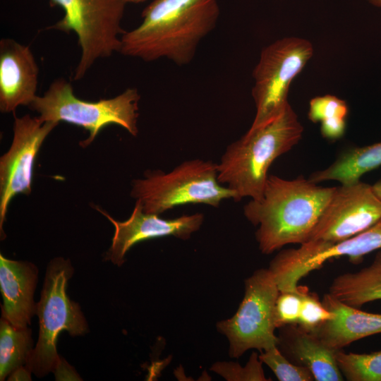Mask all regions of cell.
I'll return each mask as SVG.
<instances>
[{
	"instance_id": "cell-20",
	"label": "cell",
	"mask_w": 381,
	"mask_h": 381,
	"mask_svg": "<svg viewBox=\"0 0 381 381\" xmlns=\"http://www.w3.org/2000/svg\"><path fill=\"white\" fill-rule=\"evenodd\" d=\"M32 331L18 328L1 317L0 321V380L25 365L33 349Z\"/></svg>"
},
{
	"instance_id": "cell-25",
	"label": "cell",
	"mask_w": 381,
	"mask_h": 381,
	"mask_svg": "<svg viewBox=\"0 0 381 381\" xmlns=\"http://www.w3.org/2000/svg\"><path fill=\"white\" fill-rule=\"evenodd\" d=\"M262 364L257 353L253 351L244 367L236 363L217 362L211 370L230 381L270 380L265 375Z\"/></svg>"
},
{
	"instance_id": "cell-7",
	"label": "cell",
	"mask_w": 381,
	"mask_h": 381,
	"mask_svg": "<svg viewBox=\"0 0 381 381\" xmlns=\"http://www.w3.org/2000/svg\"><path fill=\"white\" fill-rule=\"evenodd\" d=\"M64 11L61 20L47 28L73 32L81 52L74 80L82 79L99 59L119 51L124 31L121 23L126 0H49Z\"/></svg>"
},
{
	"instance_id": "cell-24",
	"label": "cell",
	"mask_w": 381,
	"mask_h": 381,
	"mask_svg": "<svg viewBox=\"0 0 381 381\" xmlns=\"http://www.w3.org/2000/svg\"><path fill=\"white\" fill-rule=\"evenodd\" d=\"M334 317L320 300L316 293L308 290L302 296L298 325L303 329L315 334L326 321Z\"/></svg>"
},
{
	"instance_id": "cell-10",
	"label": "cell",
	"mask_w": 381,
	"mask_h": 381,
	"mask_svg": "<svg viewBox=\"0 0 381 381\" xmlns=\"http://www.w3.org/2000/svg\"><path fill=\"white\" fill-rule=\"evenodd\" d=\"M381 219V199L372 185L358 181L336 187L308 240L302 244L317 248L353 236Z\"/></svg>"
},
{
	"instance_id": "cell-18",
	"label": "cell",
	"mask_w": 381,
	"mask_h": 381,
	"mask_svg": "<svg viewBox=\"0 0 381 381\" xmlns=\"http://www.w3.org/2000/svg\"><path fill=\"white\" fill-rule=\"evenodd\" d=\"M329 293L356 308L381 300V250L368 266L337 276L329 286Z\"/></svg>"
},
{
	"instance_id": "cell-6",
	"label": "cell",
	"mask_w": 381,
	"mask_h": 381,
	"mask_svg": "<svg viewBox=\"0 0 381 381\" xmlns=\"http://www.w3.org/2000/svg\"><path fill=\"white\" fill-rule=\"evenodd\" d=\"M73 273L70 260L63 258L52 260L47 268L40 300L37 303L38 341L25 364L38 377L55 372L61 362L56 351L61 332L67 331L71 336L87 332V324L79 305L66 294L68 281Z\"/></svg>"
},
{
	"instance_id": "cell-16",
	"label": "cell",
	"mask_w": 381,
	"mask_h": 381,
	"mask_svg": "<svg viewBox=\"0 0 381 381\" xmlns=\"http://www.w3.org/2000/svg\"><path fill=\"white\" fill-rule=\"evenodd\" d=\"M279 329L277 347L291 362L308 368L316 381L344 380L337 362L338 350L327 346L318 336L298 325Z\"/></svg>"
},
{
	"instance_id": "cell-27",
	"label": "cell",
	"mask_w": 381,
	"mask_h": 381,
	"mask_svg": "<svg viewBox=\"0 0 381 381\" xmlns=\"http://www.w3.org/2000/svg\"><path fill=\"white\" fill-rule=\"evenodd\" d=\"M32 372L26 365L16 369L10 375L9 380H30Z\"/></svg>"
},
{
	"instance_id": "cell-13",
	"label": "cell",
	"mask_w": 381,
	"mask_h": 381,
	"mask_svg": "<svg viewBox=\"0 0 381 381\" xmlns=\"http://www.w3.org/2000/svg\"><path fill=\"white\" fill-rule=\"evenodd\" d=\"M97 210L114 226L111 244L105 254V260L117 266L123 264L126 254L135 244L164 236L187 240L200 229L204 222V214L200 212L163 219L158 214L145 212L141 202L137 200L130 217L123 222L115 220L99 208Z\"/></svg>"
},
{
	"instance_id": "cell-1",
	"label": "cell",
	"mask_w": 381,
	"mask_h": 381,
	"mask_svg": "<svg viewBox=\"0 0 381 381\" xmlns=\"http://www.w3.org/2000/svg\"><path fill=\"white\" fill-rule=\"evenodd\" d=\"M219 16L217 0H153L143 11L140 25L123 33L119 52L145 61L165 58L187 65Z\"/></svg>"
},
{
	"instance_id": "cell-29",
	"label": "cell",
	"mask_w": 381,
	"mask_h": 381,
	"mask_svg": "<svg viewBox=\"0 0 381 381\" xmlns=\"http://www.w3.org/2000/svg\"><path fill=\"white\" fill-rule=\"evenodd\" d=\"M370 4L376 6L381 7V0H367Z\"/></svg>"
},
{
	"instance_id": "cell-9",
	"label": "cell",
	"mask_w": 381,
	"mask_h": 381,
	"mask_svg": "<svg viewBox=\"0 0 381 381\" xmlns=\"http://www.w3.org/2000/svg\"><path fill=\"white\" fill-rule=\"evenodd\" d=\"M313 55L307 40L287 37L279 39L261 52L253 71L252 96L256 113L250 129L258 128L278 116L289 104V89Z\"/></svg>"
},
{
	"instance_id": "cell-30",
	"label": "cell",
	"mask_w": 381,
	"mask_h": 381,
	"mask_svg": "<svg viewBox=\"0 0 381 381\" xmlns=\"http://www.w3.org/2000/svg\"><path fill=\"white\" fill-rule=\"evenodd\" d=\"M146 0H126L127 3H131V4H140Z\"/></svg>"
},
{
	"instance_id": "cell-22",
	"label": "cell",
	"mask_w": 381,
	"mask_h": 381,
	"mask_svg": "<svg viewBox=\"0 0 381 381\" xmlns=\"http://www.w3.org/2000/svg\"><path fill=\"white\" fill-rule=\"evenodd\" d=\"M338 367L349 381H381V351L369 353H345L336 354Z\"/></svg>"
},
{
	"instance_id": "cell-15",
	"label": "cell",
	"mask_w": 381,
	"mask_h": 381,
	"mask_svg": "<svg viewBox=\"0 0 381 381\" xmlns=\"http://www.w3.org/2000/svg\"><path fill=\"white\" fill-rule=\"evenodd\" d=\"M38 270L32 262L13 260L0 255L2 318L18 328L28 327L36 314L34 293Z\"/></svg>"
},
{
	"instance_id": "cell-23",
	"label": "cell",
	"mask_w": 381,
	"mask_h": 381,
	"mask_svg": "<svg viewBox=\"0 0 381 381\" xmlns=\"http://www.w3.org/2000/svg\"><path fill=\"white\" fill-rule=\"evenodd\" d=\"M260 360L267 365L279 381H313L311 371L303 366L291 362L279 349L274 346L262 351Z\"/></svg>"
},
{
	"instance_id": "cell-21",
	"label": "cell",
	"mask_w": 381,
	"mask_h": 381,
	"mask_svg": "<svg viewBox=\"0 0 381 381\" xmlns=\"http://www.w3.org/2000/svg\"><path fill=\"white\" fill-rule=\"evenodd\" d=\"M349 107L346 102L334 95H325L310 99L308 116L313 123H320L323 138L336 140L346 131Z\"/></svg>"
},
{
	"instance_id": "cell-8",
	"label": "cell",
	"mask_w": 381,
	"mask_h": 381,
	"mask_svg": "<svg viewBox=\"0 0 381 381\" xmlns=\"http://www.w3.org/2000/svg\"><path fill=\"white\" fill-rule=\"evenodd\" d=\"M279 290L270 270H255L245 281L244 296L236 313L217 322L229 343V354L238 358L250 349L260 352L277 346L274 307Z\"/></svg>"
},
{
	"instance_id": "cell-17",
	"label": "cell",
	"mask_w": 381,
	"mask_h": 381,
	"mask_svg": "<svg viewBox=\"0 0 381 381\" xmlns=\"http://www.w3.org/2000/svg\"><path fill=\"white\" fill-rule=\"evenodd\" d=\"M322 302L334 317L321 325L314 334L330 348L340 350L355 341L381 333V313L363 311L329 293L323 296Z\"/></svg>"
},
{
	"instance_id": "cell-19",
	"label": "cell",
	"mask_w": 381,
	"mask_h": 381,
	"mask_svg": "<svg viewBox=\"0 0 381 381\" xmlns=\"http://www.w3.org/2000/svg\"><path fill=\"white\" fill-rule=\"evenodd\" d=\"M380 166L381 142L351 147L341 152L329 167L312 174L308 179L315 183L334 180L341 185L351 184Z\"/></svg>"
},
{
	"instance_id": "cell-14",
	"label": "cell",
	"mask_w": 381,
	"mask_h": 381,
	"mask_svg": "<svg viewBox=\"0 0 381 381\" xmlns=\"http://www.w3.org/2000/svg\"><path fill=\"white\" fill-rule=\"evenodd\" d=\"M39 68L28 46L11 38L0 41V111L14 112L36 98Z\"/></svg>"
},
{
	"instance_id": "cell-26",
	"label": "cell",
	"mask_w": 381,
	"mask_h": 381,
	"mask_svg": "<svg viewBox=\"0 0 381 381\" xmlns=\"http://www.w3.org/2000/svg\"><path fill=\"white\" fill-rule=\"evenodd\" d=\"M308 290L306 286H300L296 291H279L274 307L276 328L298 324L302 296Z\"/></svg>"
},
{
	"instance_id": "cell-12",
	"label": "cell",
	"mask_w": 381,
	"mask_h": 381,
	"mask_svg": "<svg viewBox=\"0 0 381 381\" xmlns=\"http://www.w3.org/2000/svg\"><path fill=\"white\" fill-rule=\"evenodd\" d=\"M59 123L29 114L14 115L13 136L8 150L0 158V230L11 200L32 191L35 159L46 138Z\"/></svg>"
},
{
	"instance_id": "cell-4",
	"label": "cell",
	"mask_w": 381,
	"mask_h": 381,
	"mask_svg": "<svg viewBox=\"0 0 381 381\" xmlns=\"http://www.w3.org/2000/svg\"><path fill=\"white\" fill-rule=\"evenodd\" d=\"M131 196L139 200L145 212L159 215L178 205L204 204L219 207L236 194L217 179V164L194 159L184 161L171 171L147 170L133 179Z\"/></svg>"
},
{
	"instance_id": "cell-5",
	"label": "cell",
	"mask_w": 381,
	"mask_h": 381,
	"mask_svg": "<svg viewBox=\"0 0 381 381\" xmlns=\"http://www.w3.org/2000/svg\"><path fill=\"white\" fill-rule=\"evenodd\" d=\"M140 99L136 88H128L112 98L85 101L75 96L71 84L60 78L50 84L42 96L37 95L28 107L37 112L43 121H63L84 128L89 136L80 145L86 147L111 124L119 125L136 136Z\"/></svg>"
},
{
	"instance_id": "cell-3",
	"label": "cell",
	"mask_w": 381,
	"mask_h": 381,
	"mask_svg": "<svg viewBox=\"0 0 381 381\" xmlns=\"http://www.w3.org/2000/svg\"><path fill=\"white\" fill-rule=\"evenodd\" d=\"M303 127L289 103L269 123L248 131L229 145L217 164V179L235 194L234 201L260 199L272 162L302 138Z\"/></svg>"
},
{
	"instance_id": "cell-11",
	"label": "cell",
	"mask_w": 381,
	"mask_h": 381,
	"mask_svg": "<svg viewBox=\"0 0 381 381\" xmlns=\"http://www.w3.org/2000/svg\"><path fill=\"white\" fill-rule=\"evenodd\" d=\"M381 249V219L368 229L338 243L317 248L301 244L298 248L284 249L270 263L279 291L298 290L299 281L331 258L346 256L353 264L365 255Z\"/></svg>"
},
{
	"instance_id": "cell-2",
	"label": "cell",
	"mask_w": 381,
	"mask_h": 381,
	"mask_svg": "<svg viewBox=\"0 0 381 381\" xmlns=\"http://www.w3.org/2000/svg\"><path fill=\"white\" fill-rule=\"evenodd\" d=\"M336 187H322L299 176H268L262 197L243 207L246 218L258 226L260 250L271 254L286 245L306 243L329 204Z\"/></svg>"
},
{
	"instance_id": "cell-28",
	"label": "cell",
	"mask_w": 381,
	"mask_h": 381,
	"mask_svg": "<svg viewBox=\"0 0 381 381\" xmlns=\"http://www.w3.org/2000/svg\"><path fill=\"white\" fill-rule=\"evenodd\" d=\"M372 188L377 197L381 199V179L372 185Z\"/></svg>"
}]
</instances>
